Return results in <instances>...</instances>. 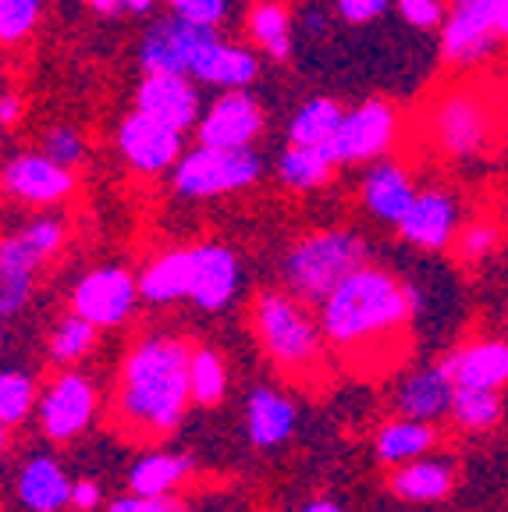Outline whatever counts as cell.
Masks as SVG:
<instances>
[{
	"mask_svg": "<svg viewBox=\"0 0 508 512\" xmlns=\"http://www.w3.org/2000/svg\"><path fill=\"white\" fill-rule=\"evenodd\" d=\"M40 150L47 157H54L64 168H79L82 160L89 157V143L75 125H50L40 132Z\"/></svg>",
	"mask_w": 508,
	"mask_h": 512,
	"instance_id": "38",
	"label": "cell"
},
{
	"mask_svg": "<svg viewBox=\"0 0 508 512\" xmlns=\"http://www.w3.org/2000/svg\"><path fill=\"white\" fill-rule=\"evenodd\" d=\"M455 424L466 427V431H491L501 416V399L494 388H462L455 392L452 406Z\"/></svg>",
	"mask_w": 508,
	"mask_h": 512,
	"instance_id": "34",
	"label": "cell"
},
{
	"mask_svg": "<svg viewBox=\"0 0 508 512\" xmlns=\"http://www.w3.org/2000/svg\"><path fill=\"white\" fill-rule=\"evenodd\" d=\"M4 192L29 207H57L75 192V168H64L43 150H22L4 164Z\"/></svg>",
	"mask_w": 508,
	"mask_h": 512,
	"instance_id": "14",
	"label": "cell"
},
{
	"mask_svg": "<svg viewBox=\"0 0 508 512\" xmlns=\"http://www.w3.org/2000/svg\"><path fill=\"white\" fill-rule=\"evenodd\" d=\"M395 11L405 25L420 32H441L448 18V0H395Z\"/></svg>",
	"mask_w": 508,
	"mask_h": 512,
	"instance_id": "39",
	"label": "cell"
},
{
	"mask_svg": "<svg viewBox=\"0 0 508 512\" xmlns=\"http://www.w3.org/2000/svg\"><path fill=\"white\" fill-rule=\"evenodd\" d=\"M100 484L96 480H75V491H72V509L79 512H93L96 505H100Z\"/></svg>",
	"mask_w": 508,
	"mask_h": 512,
	"instance_id": "44",
	"label": "cell"
},
{
	"mask_svg": "<svg viewBox=\"0 0 508 512\" xmlns=\"http://www.w3.org/2000/svg\"><path fill=\"white\" fill-rule=\"evenodd\" d=\"M416 306L420 299L398 274L366 264L317 306V317L331 352H338L349 367L370 370L388 367L395 349L405 345Z\"/></svg>",
	"mask_w": 508,
	"mask_h": 512,
	"instance_id": "1",
	"label": "cell"
},
{
	"mask_svg": "<svg viewBox=\"0 0 508 512\" xmlns=\"http://www.w3.org/2000/svg\"><path fill=\"white\" fill-rule=\"evenodd\" d=\"M370 264V246L356 228L334 224V228H313L299 235L281 260V278L292 296L302 303L320 306L349 274Z\"/></svg>",
	"mask_w": 508,
	"mask_h": 512,
	"instance_id": "4",
	"label": "cell"
},
{
	"mask_svg": "<svg viewBox=\"0 0 508 512\" xmlns=\"http://www.w3.org/2000/svg\"><path fill=\"white\" fill-rule=\"evenodd\" d=\"M267 160L256 146L249 150H221V146L196 143L182 153L171 171V189L182 200H214V196H235L263 182Z\"/></svg>",
	"mask_w": 508,
	"mask_h": 512,
	"instance_id": "5",
	"label": "cell"
},
{
	"mask_svg": "<svg viewBox=\"0 0 508 512\" xmlns=\"http://www.w3.org/2000/svg\"><path fill=\"white\" fill-rule=\"evenodd\" d=\"M114 146H118V157L125 160V168L135 171L143 178H157L175 171V164L185 153V132L167 121L153 118V114L132 111L121 118L118 132H114Z\"/></svg>",
	"mask_w": 508,
	"mask_h": 512,
	"instance_id": "10",
	"label": "cell"
},
{
	"mask_svg": "<svg viewBox=\"0 0 508 512\" xmlns=\"http://www.w3.org/2000/svg\"><path fill=\"white\" fill-rule=\"evenodd\" d=\"M75 484L54 456H29L15 477V495L29 512H64L72 505Z\"/></svg>",
	"mask_w": 508,
	"mask_h": 512,
	"instance_id": "20",
	"label": "cell"
},
{
	"mask_svg": "<svg viewBox=\"0 0 508 512\" xmlns=\"http://www.w3.org/2000/svg\"><path fill=\"white\" fill-rule=\"evenodd\" d=\"M192 470H196L192 456H182V452H150V456L135 459L132 470H128V491L132 495L164 498L175 488H182Z\"/></svg>",
	"mask_w": 508,
	"mask_h": 512,
	"instance_id": "28",
	"label": "cell"
},
{
	"mask_svg": "<svg viewBox=\"0 0 508 512\" xmlns=\"http://www.w3.org/2000/svg\"><path fill=\"white\" fill-rule=\"evenodd\" d=\"M455 367V381L462 388H494L508 384V342L501 338H480V342L459 345L448 352Z\"/></svg>",
	"mask_w": 508,
	"mask_h": 512,
	"instance_id": "26",
	"label": "cell"
},
{
	"mask_svg": "<svg viewBox=\"0 0 508 512\" xmlns=\"http://www.w3.org/2000/svg\"><path fill=\"white\" fill-rule=\"evenodd\" d=\"M107 512H182V502L175 495L153 498V495H128L107 505Z\"/></svg>",
	"mask_w": 508,
	"mask_h": 512,
	"instance_id": "43",
	"label": "cell"
},
{
	"mask_svg": "<svg viewBox=\"0 0 508 512\" xmlns=\"http://www.w3.org/2000/svg\"><path fill=\"white\" fill-rule=\"evenodd\" d=\"M239 292V256L224 242L192 246V303L199 310L217 313Z\"/></svg>",
	"mask_w": 508,
	"mask_h": 512,
	"instance_id": "19",
	"label": "cell"
},
{
	"mask_svg": "<svg viewBox=\"0 0 508 512\" xmlns=\"http://www.w3.org/2000/svg\"><path fill=\"white\" fill-rule=\"evenodd\" d=\"M164 4H167V11H175V15L221 29L231 18V4H235V0H164Z\"/></svg>",
	"mask_w": 508,
	"mask_h": 512,
	"instance_id": "41",
	"label": "cell"
},
{
	"mask_svg": "<svg viewBox=\"0 0 508 512\" xmlns=\"http://www.w3.org/2000/svg\"><path fill=\"white\" fill-rule=\"evenodd\" d=\"M40 267L43 260L15 232L4 239V246H0V313H4V320L22 313V306L29 303Z\"/></svg>",
	"mask_w": 508,
	"mask_h": 512,
	"instance_id": "25",
	"label": "cell"
},
{
	"mask_svg": "<svg viewBox=\"0 0 508 512\" xmlns=\"http://www.w3.org/2000/svg\"><path fill=\"white\" fill-rule=\"evenodd\" d=\"M96 388L82 370H61L40 395V427L50 441H72L93 424Z\"/></svg>",
	"mask_w": 508,
	"mask_h": 512,
	"instance_id": "13",
	"label": "cell"
},
{
	"mask_svg": "<svg viewBox=\"0 0 508 512\" xmlns=\"http://www.w3.org/2000/svg\"><path fill=\"white\" fill-rule=\"evenodd\" d=\"M334 168H338V164H334L324 146H295V143H288L285 150L278 153V164H274L278 182L292 192L320 189V185L331 182Z\"/></svg>",
	"mask_w": 508,
	"mask_h": 512,
	"instance_id": "30",
	"label": "cell"
},
{
	"mask_svg": "<svg viewBox=\"0 0 508 512\" xmlns=\"http://www.w3.org/2000/svg\"><path fill=\"white\" fill-rule=\"evenodd\" d=\"M18 121H22V93L4 89L0 93V125H4V132H11Z\"/></svg>",
	"mask_w": 508,
	"mask_h": 512,
	"instance_id": "45",
	"label": "cell"
},
{
	"mask_svg": "<svg viewBox=\"0 0 508 512\" xmlns=\"http://www.w3.org/2000/svg\"><path fill=\"white\" fill-rule=\"evenodd\" d=\"M221 40V29L214 25H199L192 18H182L175 11L157 15L146 25L143 40L135 47V61L143 72H196L199 57L207 54V47Z\"/></svg>",
	"mask_w": 508,
	"mask_h": 512,
	"instance_id": "8",
	"label": "cell"
},
{
	"mask_svg": "<svg viewBox=\"0 0 508 512\" xmlns=\"http://www.w3.org/2000/svg\"><path fill=\"white\" fill-rule=\"evenodd\" d=\"M437 445V431L430 420H413V416H398L391 424L377 431V459L384 466H402L423 459Z\"/></svg>",
	"mask_w": 508,
	"mask_h": 512,
	"instance_id": "29",
	"label": "cell"
},
{
	"mask_svg": "<svg viewBox=\"0 0 508 512\" xmlns=\"http://www.w3.org/2000/svg\"><path fill=\"white\" fill-rule=\"evenodd\" d=\"M192 79L210 89H249L260 79V50L242 47V43H231L221 36V40L210 43L207 54L199 57Z\"/></svg>",
	"mask_w": 508,
	"mask_h": 512,
	"instance_id": "21",
	"label": "cell"
},
{
	"mask_svg": "<svg viewBox=\"0 0 508 512\" xmlns=\"http://www.w3.org/2000/svg\"><path fill=\"white\" fill-rule=\"evenodd\" d=\"M89 11H96V15H104V18H114L121 11V0H82Z\"/></svg>",
	"mask_w": 508,
	"mask_h": 512,
	"instance_id": "47",
	"label": "cell"
},
{
	"mask_svg": "<svg viewBox=\"0 0 508 512\" xmlns=\"http://www.w3.org/2000/svg\"><path fill=\"white\" fill-rule=\"evenodd\" d=\"M455 488V463L445 456H423L391 470L388 491L402 502H441Z\"/></svg>",
	"mask_w": 508,
	"mask_h": 512,
	"instance_id": "23",
	"label": "cell"
},
{
	"mask_svg": "<svg viewBox=\"0 0 508 512\" xmlns=\"http://www.w3.org/2000/svg\"><path fill=\"white\" fill-rule=\"evenodd\" d=\"M498 132V111L477 86H455L437 96L427 114V136L445 157H477Z\"/></svg>",
	"mask_w": 508,
	"mask_h": 512,
	"instance_id": "6",
	"label": "cell"
},
{
	"mask_svg": "<svg viewBox=\"0 0 508 512\" xmlns=\"http://www.w3.org/2000/svg\"><path fill=\"white\" fill-rule=\"evenodd\" d=\"M263 128H267V114L249 89H221L203 107V118L196 125V143L221 146V150H249L260 143Z\"/></svg>",
	"mask_w": 508,
	"mask_h": 512,
	"instance_id": "11",
	"label": "cell"
},
{
	"mask_svg": "<svg viewBox=\"0 0 508 512\" xmlns=\"http://www.w3.org/2000/svg\"><path fill=\"white\" fill-rule=\"evenodd\" d=\"M47 0H0V40L4 47H18L36 32Z\"/></svg>",
	"mask_w": 508,
	"mask_h": 512,
	"instance_id": "36",
	"label": "cell"
},
{
	"mask_svg": "<svg viewBox=\"0 0 508 512\" xmlns=\"http://www.w3.org/2000/svg\"><path fill=\"white\" fill-rule=\"evenodd\" d=\"M249 43L270 61H288L295 43V15L285 0H256L246 15Z\"/></svg>",
	"mask_w": 508,
	"mask_h": 512,
	"instance_id": "27",
	"label": "cell"
},
{
	"mask_svg": "<svg viewBox=\"0 0 508 512\" xmlns=\"http://www.w3.org/2000/svg\"><path fill=\"white\" fill-rule=\"evenodd\" d=\"M157 4L160 0H121V11H125V15H135V18H146L157 11Z\"/></svg>",
	"mask_w": 508,
	"mask_h": 512,
	"instance_id": "46",
	"label": "cell"
},
{
	"mask_svg": "<svg viewBox=\"0 0 508 512\" xmlns=\"http://www.w3.org/2000/svg\"><path fill=\"white\" fill-rule=\"evenodd\" d=\"M416 192L420 189H416L409 168L398 164L395 157H381L366 168L363 185H359V200H363V210L374 217V221L388 224V228H398L405 210L413 207Z\"/></svg>",
	"mask_w": 508,
	"mask_h": 512,
	"instance_id": "18",
	"label": "cell"
},
{
	"mask_svg": "<svg viewBox=\"0 0 508 512\" xmlns=\"http://www.w3.org/2000/svg\"><path fill=\"white\" fill-rule=\"evenodd\" d=\"M345 111L334 96H310L295 107L292 121H288V143L295 146H327L342 125Z\"/></svg>",
	"mask_w": 508,
	"mask_h": 512,
	"instance_id": "31",
	"label": "cell"
},
{
	"mask_svg": "<svg viewBox=\"0 0 508 512\" xmlns=\"http://www.w3.org/2000/svg\"><path fill=\"white\" fill-rule=\"evenodd\" d=\"M391 8V0H334L338 18L349 25H370L377 18H384Z\"/></svg>",
	"mask_w": 508,
	"mask_h": 512,
	"instance_id": "42",
	"label": "cell"
},
{
	"mask_svg": "<svg viewBox=\"0 0 508 512\" xmlns=\"http://www.w3.org/2000/svg\"><path fill=\"white\" fill-rule=\"evenodd\" d=\"M228 395V367L224 356L210 345L192 349V402L203 409H214Z\"/></svg>",
	"mask_w": 508,
	"mask_h": 512,
	"instance_id": "33",
	"label": "cell"
},
{
	"mask_svg": "<svg viewBox=\"0 0 508 512\" xmlns=\"http://www.w3.org/2000/svg\"><path fill=\"white\" fill-rule=\"evenodd\" d=\"M459 200L445 189H420L413 207L398 221V235L416 249H448L459 235Z\"/></svg>",
	"mask_w": 508,
	"mask_h": 512,
	"instance_id": "16",
	"label": "cell"
},
{
	"mask_svg": "<svg viewBox=\"0 0 508 512\" xmlns=\"http://www.w3.org/2000/svg\"><path fill=\"white\" fill-rule=\"evenodd\" d=\"M299 512H345L342 505H334V502H327V498H317V502H306Z\"/></svg>",
	"mask_w": 508,
	"mask_h": 512,
	"instance_id": "48",
	"label": "cell"
},
{
	"mask_svg": "<svg viewBox=\"0 0 508 512\" xmlns=\"http://www.w3.org/2000/svg\"><path fill=\"white\" fill-rule=\"evenodd\" d=\"M139 296L150 306L192 299V246L164 249L139 271Z\"/></svg>",
	"mask_w": 508,
	"mask_h": 512,
	"instance_id": "22",
	"label": "cell"
},
{
	"mask_svg": "<svg viewBox=\"0 0 508 512\" xmlns=\"http://www.w3.org/2000/svg\"><path fill=\"white\" fill-rule=\"evenodd\" d=\"M253 328L260 338L267 360L288 377L306 384L317 377L327 363V335L320 317L310 313V303H302L288 288H263L253 299Z\"/></svg>",
	"mask_w": 508,
	"mask_h": 512,
	"instance_id": "3",
	"label": "cell"
},
{
	"mask_svg": "<svg viewBox=\"0 0 508 512\" xmlns=\"http://www.w3.org/2000/svg\"><path fill=\"white\" fill-rule=\"evenodd\" d=\"M15 235L25 242V246L32 249V253L40 256L43 264H47V260H54V256L61 253L64 235H68V228H64L61 217H54V214H40V217H29V221H25Z\"/></svg>",
	"mask_w": 508,
	"mask_h": 512,
	"instance_id": "37",
	"label": "cell"
},
{
	"mask_svg": "<svg viewBox=\"0 0 508 512\" xmlns=\"http://www.w3.org/2000/svg\"><path fill=\"white\" fill-rule=\"evenodd\" d=\"M494 242H498V224L494 221H469L455 235V249H459L462 260H480V256L491 253Z\"/></svg>",
	"mask_w": 508,
	"mask_h": 512,
	"instance_id": "40",
	"label": "cell"
},
{
	"mask_svg": "<svg viewBox=\"0 0 508 512\" xmlns=\"http://www.w3.org/2000/svg\"><path fill=\"white\" fill-rule=\"evenodd\" d=\"M501 43L508 47V8H505V18H501Z\"/></svg>",
	"mask_w": 508,
	"mask_h": 512,
	"instance_id": "49",
	"label": "cell"
},
{
	"mask_svg": "<svg viewBox=\"0 0 508 512\" xmlns=\"http://www.w3.org/2000/svg\"><path fill=\"white\" fill-rule=\"evenodd\" d=\"M192 402V345L178 335L132 342L118 370L114 424L135 441H160L182 427Z\"/></svg>",
	"mask_w": 508,
	"mask_h": 512,
	"instance_id": "2",
	"label": "cell"
},
{
	"mask_svg": "<svg viewBox=\"0 0 508 512\" xmlns=\"http://www.w3.org/2000/svg\"><path fill=\"white\" fill-rule=\"evenodd\" d=\"M96 335H100V328H96L93 320L68 310L61 320H57L54 335H50V345H47L50 363H57V367H72V363L86 360L89 352L96 349Z\"/></svg>",
	"mask_w": 508,
	"mask_h": 512,
	"instance_id": "32",
	"label": "cell"
},
{
	"mask_svg": "<svg viewBox=\"0 0 508 512\" xmlns=\"http://www.w3.org/2000/svg\"><path fill=\"white\" fill-rule=\"evenodd\" d=\"M455 392H459V381H455L452 356H441L430 367H420L416 374H409L395 388V409L402 416H413V420H441V416L452 413Z\"/></svg>",
	"mask_w": 508,
	"mask_h": 512,
	"instance_id": "17",
	"label": "cell"
},
{
	"mask_svg": "<svg viewBox=\"0 0 508 512\" xmlns=\"http://www.w3.org/2000/svg\"><path fill=\"white\" fill-rule=\"evenodd\" d=\"M295 431V402L274 388H256L246 402V438L256 448H278Z\"/></svg>",
	"mask_w": 508,
	"mask_h": 512,
	"instance_id": "24",
	"label": "cell"
},
{
	"mask_svg": "<svg viewBox=\"0 0 508 512\" xmlns=\"http://www.w3.org/2000/svg\"><path fill=\"white\" fill-rule=\"evenodd\" d=\"M398 128H402V118H398V107L388 104V100H363V104L349 107L334 132V139L324 146L331 153V160L338 168L345 164H374V160L388 157L398 143Z\"/></svg>",
	"mask_w": 508,
	"mask_h": 512,
	"instance_id": "9",
	"label": "cell"
},
{
	"mask_svg": "<svg viewBox=\"0 0 508 512\" xmlns=\"http://www.w3.org/2000/svg\"><path fill=\"white\" fill-rule=\"evenodd\" d=\"M508 0H448L441 25V57L455 72H473L501 43V18Z\"/></svg>",
	"mask_w": 508,
	"mask_h": 512,
	"instance_id": "7",
	"label": "cell"
},
{
	"mask_svg": "<svg viewBox=\"0 0 508 512\" xmlns=\"http://www.w3.org/2000/svg\"><path fill=\"white\" fill-rule=\"evenodd\" d=\"M36 399H40L36 377L25 370H4V377H0V420H4V427L22 424L36 406Z\"/></svg>",
	"mask_w": 508,
	"mask_h": 512,
	"instance_id": "35",
	"label": "cell"
},
{
	"mask_svg": "<svg viewBox=\"0 0 508 512\" xmlns=\"http://www.w3.org/2000/svg\"><path fill=\"white\" fill-rule=\"evenodd\" d=\"M139 299H143L139 296V278H132V271H125L118 264L93 267L72 288V310L93 320L100 331L125 324L135 313Z\"/></svg>",
	"mask_w": 508,
	"mask_h": 512,
	"instance_id": "12",
	"label": "cell"
},
{
	"mask_svg": "<svg viewBox=\"0 0 508 512\" xmlns=\"http://www.w3.org/2000/svg\"><path fill=\"white\" fill-rule=\"evenodd\" d=\"M132 107L182 128V132H196L199 118H203L199 82L182 72H143V79L135 86Z\"/></svg>",
	"mask_w": 508,
	"mask_h": 512,
	"instance_id": "15",
	"label": "cell"
}]
</instances>
